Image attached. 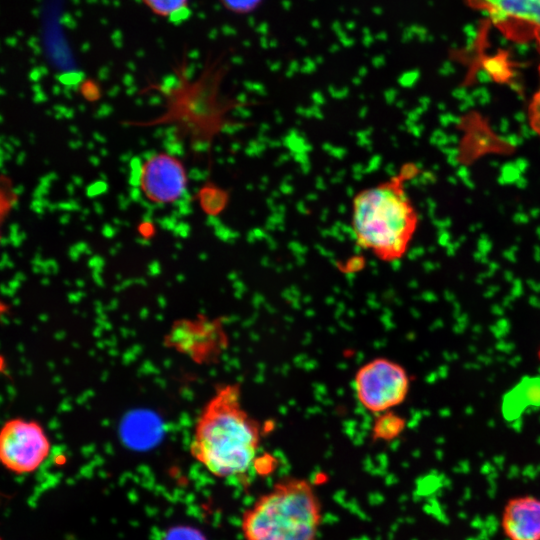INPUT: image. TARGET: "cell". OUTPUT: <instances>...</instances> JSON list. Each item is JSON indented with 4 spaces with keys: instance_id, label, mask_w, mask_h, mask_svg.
Masks as SVG:
<instances>
[{
    "instance_id": "1",
    "label": "cell",
    "mask_w": 540,
    "mask_h": 540,
    "mask_svg": "<svg viewBox=\"0 0 540 540\" xmlns=\"http://www.w3.org/2000/svg\"><path fill=\"white\" fill-rule=\"evenodd\" d=\"M226 67L221 59L208 60L191 78L185 55L173 68L169 84L151 82L145 91L158 92L163 98L162 112L147 120L126 121L136 128L170 127L178 141L192 150L209 147L214 138L228 125L227 114L233 107L220 96V84Z\"/></svg>"
},
{
    "instance_id": "2",
    "label": "cell",
    "mask_w": 540,
    "mask_h": 540,
    "mask_svg": "<svg viewBox=\"0 0 540 540\" xmlns=\"http://www.w3.org/2000/svg\"><path fill=\"white\" fill-rule=\"evenodd\" d=\"M261 428L242 404L237 383L218 386L201 409L190 443L191 455L212 475H244L256 460Z\"/></svg>"
},
{
    "instance_id": "3",
    "label": "cell",
    "mask_w": 540,
    "mask_h": 540,
    "mask_svg": "<svg viewBox=\"0 0 540 540\" xmlns=\"http://www.w3.org/2000/svg\"><path fill=\"white\" fill-rule=\"evenodd\" d=\"M415 169L403 170L359 191L352 202L351 226L357 244L378 259H401L418 227V213L404 182Z\"/></svg>"
},
{
    "instance_id": "4",
    "label": "cell",
    "mask_w": 540,
    "mask_h": 540,
    "mask_svg": "<svg viewBox=\"0 0 540 540\" xmlns=\"http://www.w3.org/2000/svg\"><path fill=\"white\" fill-rule=\"evenodd\" d=\"M321 501L312 484L286 477L261 495L242 515L245 540H316Z\"/></svg>"
},
{
    "instance_id": "5",
    "label": "cell",
    "mask_w": 540,
    "mask_h": 540,
    "mask_svg": "<svg viewBox=\"0 0 540 540\" xmlns=\"http://www.w3.org/2000/svg\"><path fill=\"white\" fill-rule=\"evenodd\" d=\"M406 370L386 358H375L357 371L354 379L356 396L370 412L383 413L402 403L409 391Z\"/></svg>"
},
{
    "instance_id": "6",
    "label": "cell",
    "mask_w": 540,
    "mask_h": 540,
    "mask_svg": "<svg viewBox=\"0 0 540 540\" xmlns=\"http://www.w3.org/2000/svg\"><path fill=\"white\" fill-rule=\"evenodd\" d=\"M51 443L44 428L34 420L11 418L0 432V460L16 474L37 470L50 454Z\"/></svg>"
},
{
    "instance_id": "7",
    "label": "cell",
    "mask_w": 540,
    "mask_h": 540,
    "mask_svg": "<svg viewBox=\"0 0 540 540\" xmlns=\"http://www.w3.org/2000/svg\"><path fill=\"white\" fill-rule=\"evenodd\" d=\"M137 184L148 202L159 206L175 204L188 190V171L177 155L158 151L141 163Z\"/></svg>"
},
{
    "instance_id": "8",
    "label": "cell",
    "mask_w": 540,
    "mask_h": 540,
    "mask_svg": "<svg viewBox=\"0 0 540 540\" xmlns=\"http://www.w3.org/2000/svg\"><path fill=\"white\" fill-rule=\"evenodd\" d=\"M514 41H534L540 52V0H465Z\"/></svg>"
},
{
    "instance_id": "9",
    "label": "cell",
    "mask_w": 540,
    "mask_h": 540,
    "mask_svg": "<svg viewBox=\"0 0 540 540\" xmlns=\"http://www.w3.org/2000/svg\"><path fill=\"white\" fill-rule=\"evenodd\" d=\"M501 528L508 540H540V498H510L503 507Z\"/></svg>"
},
{
    "instance_id": "10",
    "label": "cell",
    "mask_w": 540,
    "mask_h": 540,
    "mask_svg": "<svg viewBox=\"0 0 540 540\" xmlns=\"http://www.w3.org/2000/svg\"><path fill=\"white\" fill-rule=\"evenodd\" d=\"M169 339L185 353L200 358L219 352L223 343L222 332L212 322L184 321L175 325Z\"/></svg>"
},
{
    "instance_id": "11",
    "label": "cell",
    "mask_w": 540,
    "mask_h": 540,
    "mask_svg": "<svg viewBox=\"0 0 540 540\" xmlns=\"http://www.w3.org/2000/svg\"><path fill=\"white\" fill-rule=\"evenodd\" d=\"M194 200L202 212L209 216H217L228 203V193L211 181L204 183L196 191Z\"/></svg>"
},
{
    "instance_id": "12",
    "label": "cell",
    "mask_w": 540,
    "mask_h": 540,
    "mask_svg": "<svg viewBox=\"0 0 540 540\" xmlns=\"http://www.w3.org/2000/svg\"><path fill=\"white\" fill-rule=\"evenodd\" d=\"M508 396L513 403L512 406L505 408L506 412H520L522 403L523 408L529 405H540V379H530L522 382Z\"/></svg>"
},
{
    "instance_id": "13",
    "label": "cell",
    "mask_w": 540,
    "mask_h": 540,
    "mask_svg": "<svg viewBox=\"0 0 540 540\" xmlns=\"http://www.w3.org/2000/svg\"><path fill=\"white\" fill-rule=\"evenodd\" d=\"M405 428V420L391 411L381 413L374 421L372 437L374 440L391 441Z\"/></svg>"
},
{
    "instance_id": "14",
    "label": "cell",
    "mask_w": 540,
    "mask_h": 540,
    "mask_svg": "<svg viewBox=\"0 0 540 540\" xmlns=\"http://www.w3.org/2000/svg\"><path fill=\"white\" fill-rule=\"evenodd\" d=\"M154 15L170 20H179L189 11L190 0H141Z\"/></svg>"
},
{
    "instance_id": "15",
    "label": "cell",
    "mask_w": 540,
    "mask_h": 540,
    "mask_svg": "<svg viewBox=\"0 0 540 540\" xmlns=\"http://www.w3.org/2000/svg\"><path fill=\"white\" fill-rule=\"evenodd\" d=\"M18 199V194L11 179L4 174L1 178V220L2 222L11 213Z\"/></svg>"
},
{
    "instance_id": "16",
    "label": "cell",
    "mask_w": 540,
    "mask_h": 540,
    "mask_svg": "<svg viewBox=\"0 0 540 540\" xmlns=\"http://www.w3.org/2000/svg\"><path fill=\"white\" fill-rule=\"evenodd\" d=\"M539 86L527 107V121L530 129L540 138V65L538 67Z\"/></svg>"
},
{
    "instance_id": "17",
    "label": "cell",
    "mask_w": 540,
    "mask_h": 540,
    "mask_svg": "<svg viewBox=\"0 0 540 540\" xmlns=\"http://www.w3.org/2000/svg\"><path fill=\"white\" fill-rule=\"evenodd\" d=\"M162 540H206V538L197 529L177 526L169 529Z\"/></svg>"
},
{
    "instance_id": "18",
    "label": "cell",
    "mask_w": 540,
    "mask_h": 540,
    "mask_svg": "<svg viewBox=\"0 0 540 540\" xmlns=\"http://www.w3.org/2000/svg\"><path fill=\"white\" fill-rule=\"evenodd\" d=\"M79 94L85 101L94 103L101 99L102 89L97 81L87 78L79 84Z\"/></svg>"
},
{
    "instance_id": "19",
    "label": "cell",
    "mask_w": 540,
    "mask_h": 540,
    "mask_svg": "<svg viewBox=\"0 0 540 540\" xmlns=\"http://www.w3.org/2000/svg\"><path fill=\"white\" fill-rule=\"evenodd\" d=\"M137 232L145 239L153 237L156 233V226L153 221L143 219L137 225Z\"/></svg>"
},
{
    "instance_id": "20",
    "label": "cell",
    "mask_w": 540,
    "mask_h": 540,
    "mask_svg": "<svg viewBox=\"0 0 540 540\" xmlns=\"http://www.w3.org/2000/svg\"><path fill=\"white\" fill-rule=\"evenodd\" d=\"M538 355H539V359H540V350H539V353H538Z\"/></svg>"
}]
</instances>
